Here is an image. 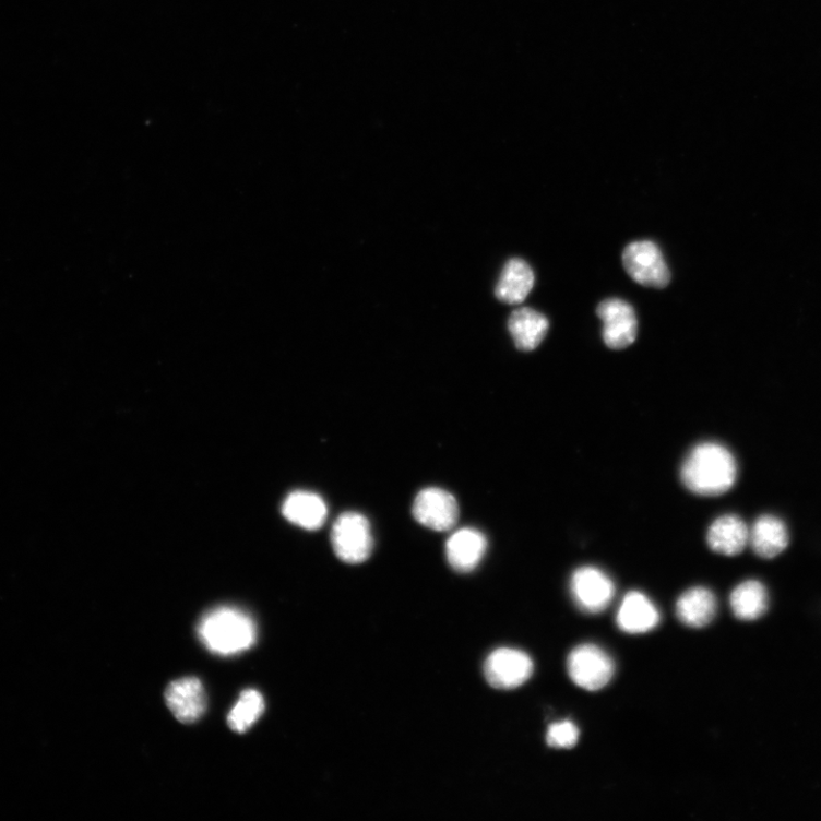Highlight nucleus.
I'll use <instances>...</instances> for the list:
<instances>
[{
    "label": "nucleus",
    "instance_id": "f257e3e1",
    "mask_svg": "<svg viewBox=\"0 0 821 821\" xmlns=\"http://www.w3.org/2000/svg\"><path fill=\"white\" fill-rule=\"evenodd\" d=\"M687 489L703 497L728 492L737 478V464L731 452L722 444L702 443L690 451L681 467Z\"/></svg>",
    "mask_w": 821,
    "mask_h": 821
},
{
    "label": "nucleus",
    "instance_id": "f03ea898",
    "mask_svg": "<svg viewBox=\"0 0 821 821\" xmlns=\"http://www.w3.org/2000/svg\"><path fill=\"white\" fill-rule=\"evenodd\" d=\"M199 638L205 649L221 656H234L250 650L257 639V628L245 610L222 606L203 615Z\"/></svg>",
    "mask_w": 821,
    "mask_h": 821
},
{
    "label": "nucleus",
    "instance_id": "7ed1b4c3",
    "mask_svg": "<svg viewBox=\"0 0 821 821\" xmlns=\"http://www.w3.org/2000/svg\"><path fill=\"white\" fill-rule=\"evenodd\" d=\"M331 544L337 557L346 563L367 561L373 550L369 521L361 513H343L332 526Z\"/></svg>",
    "mask_w": 821,
    "mask_h": 821
},
{
    "label": "nucleus",
    "instance_id": "20e7f679",
    "mask_svg": "<svg viewBox=\"0 0 821 821\" xmlns=\"http://www.w3.org/2000/svg\"><path fill=\"white\" fill-rule=\"evenodd\" d=\"M623 266L636 284L663 289L670 284L671 273L658 246L652 241L630 243L622 257Z\"/></svg>",
    "mask_w": 821,
    "mask_h": 821
},
{
    "label": "nucleus",
    "instance_id": "39448f33",
    "mask_svg": "<svg viewBox=\"0 0 821 821\" xmlns=\"http://www.w3.org/2000/svg\"><path fill=\"white\" fill-rule=\"evenodd\" d=\"M568 673L578 687L598 691L611 681L615 663L603 649L584 644L575 647L569 655Z\"/></svg>",
    "mask_w": 821,
    "mask_h": 821
},
{
    "label": "nucleus",
    "instance_id": "423d86ee",
    "mask_svg": "<svg viewBox=\"0 0 821 821\" xmlns=\"http://www.w3.org/2000/svg\"><path fill=\"white\" fill-rule=\"evenodd\" d=\"M534 671L532 658L524 652L500 649L487 657L484 665L485 679L500 690H512L526 683Z\"/></svg>",
    "mask_w": 821,
    "mask_h": 821
},
{
    "label": "nucleus",
    "instance_id": "0eeeda50",
    "mask_svg": "<svg viewBox=\"0 0 821 821\" xmlns=\"http://www.w3.org/2000/svg\"><path fill=\"white\" fill-rule=\"evenodd\" d=\"M570 587L574 603L587 614L603 612L615 596L612 580L594 567L578 569L572 575Z\"/></svg>",
    "mask_w": 821,
    "mask_h": 821
},
{
    "label": "nucleus",
    "instance_id": "6e6552de",
    "mask_svg": "<svg viewBox=\"0 0 821 821\" xmlns=\"http://www.w3.org/2000/svg\"><path fill=\"white\" fill-rule=\"evenodd\" d=\"M603 322V338L607 347L623 349L632 345L638 335V319L633 307L619 298L606 299L597 308Z\"/></svg>",
    "mask_w": 821,
    "mask_h": 821
},
{
    "label": "nucleus",
    "instance_id": "1a4fd4ad",
    "mask_svg": "<svg viewBox=\"0 0 821 821\" xmlns=\"http://www.w3.org/2000/svg\"><path fill=\"white\" fill-rule=\"evenodd\" d=\"M413 512L418 523L439 532L452 530L459 520L455 498L438 487L423 490L414 502Z\"/></svg>",
    "mask_w": 821,
    "mask_h": 821
},
{
    "label": "nucleus",
    "instance_id": "9d476101",
    "mask_svg": "<svg viewBox=\"0 0 821 821\" xmlns=\"http://www.w3.org/2000/svg\"><path fill=\"white\" fill-rule=\"evenodd\" d=\"M166 703L177 721L193 724L207 709V698L201 681L187 677L171 682L166 689Z\"/></svg>",
    "mask_w": 821,
    "mask_h": 821
},
{
    "label": "nucleus",
    "instance_id": "9b49d317",
    "mask_svg": "<svg viewBox=\"0 0 821 821\" xmlns=\"http://www.w3.org/2000/svg\"><path fill=\"white\" fill-rule=\"evenodd\" d=\"M487 549L485 535L475 528H461L447 543L450 567L459 573L473 572L483 560Z\"/></svg>",
    "mask_w": 821,
    "mask_h": 821
},
{
    "label": "nucleus",
    "instance_id": "f8f14e48",
    "mask_svg": "<svg viewBox=\"0 0 821 821\" xmlns=\"http://www.w3.org/2000/svg\"><path fill=\"white\" fill-rule=\"evenodd\" d=\"M661 621L657 607L644 594L629 593L616 615L620 630L629 634H644L653 631Z\"/></svg>",
    "mask_w": 821,
    "mask_h": 821
},
{
    "label": "nucleus",
    "instance_id": "ddd939ff",
    "mask_svg": "<svg viewBox=\"0 0 821 821\" xmlns=\"http://www.w3.org/2000/svg\"><path fill=\"white\" fill-rule=\"evenodd\" d=\"M676 612L679 621L686 627L702 629L715 619L717 600L707 587H691L678 599Z\"/></svg>",
    "mask_w": 821,
    "mask_h": 821
},
{
    "label": "nucleus",
    "instance_id": "4468645a",
    "mask_svg": "<svg viewBox=\"0 0 821 821\" xmlns=\"http://www.w3.org/2000/svg\"><path fill=\"white\" fill-rule=\"evenodd\" d=\"M706 540L714 552L737 556L750 544V530L738 516L725 515L712 523Z\"/></svg>",
    "mask_w": 821,
    "mask_h": 821
},
{
    "label": "nucleus",
    "instance_id": "2eb2a0df",
    "mask_svg": "<svg viewBox=\"0 0 821 821\" xmlns=\"http://www.w3.org/2000/svg\"><path fill=\"white\" fill-rule=\"evenodd\" d=\"M508 329L516 347L531 352L540 346L549 330V320L530 307L519 308L509 318Z\"/></svg>",
    "mask_w": 821,
    "mask_h": 821
},
{
    "label": "nucleus",
    "instance_id": "dca6fc26",
    "mask_svg": "<svg viewBox=\"0 0 821 821\" xmlns=\"http://www.w3.org/2000/svg\"><path fill=\"white\" fill-rule=\"evenodd\" d=\"M282 512L290 523L311 531L322 527L328 517L324 500L316 493L306 491L291 493L286 499Z\"/></svg>",
    "mask_w": 821,
    "mask_h": 821
},
{
    "label": "nucleus",
    "instance_id": "f3484780",
    "mask_svg": "<svg viewBox=\"0 0 821 821\" xmlns=\"http://www.w3.org/2000/svg\"><path fill=\"white\" fill-rule=\"evenodd\" d=\"M534 284L535 276L531 266L521 259H512L503 267L496 296L505 304H521L528 297Z\"/></svg>",
    "mask_w": 821,
    "mask_h": 821
},
{
    "label": "nucleus",
    "instance_id": "a211bd4d",
    "mask_svg": "<svg viewBox=\"0 0 821 821\" xmlns=\"http://www.w3.org/2000/svg\"><path fill=\"white\" fill-rule=\"evenodd\" d=\"M789 536L785 524L775 516L760 517L750 531V544L761 558L772 559L788 546Z\"/></svg>",
    "mask_w": 821,
    "mask_h": 821
},
{
    "label": "nucleus",
    "instance_id": "6ab92c4d",
    "mask_svg": "<svg viewBox=\"0 0 821 821\" xmlns=\"http://www.w3.org/2000/svg\"><path fill=\"white\" fill-rule=\"evenodd\" d=\"M765 586L755 580L738 584L730 596V607L740 621H757L768 609Z\"/></svg>",
    "mask_w": 821,
    "mask_h": 821
},
{
    "label": "nucleus",
    "instance_id": "aec40b11",
    "mask_svg": "<svg viewBox=\"0 0 821 821\" xmlns=\"http://www.w3.org/2000/svg\"><path fill=\"white\" fill-rule=\"evenodd\" d=\"M264 710L265 701L261 692L254 689L245 690L227 716L228 727L238 734H245L259 722Z\"/></svg>",
    "mask_w": 821,
    "mask_h": 821
},
{
    "label": "nucleus",
    "instance_id": "412c9836",
    "mask_svg": "<svg viewBox=\"0 0 821 821\" xmlns=\"http://www.w3.org/2000/svg\"><path fill=\"white\" fill-rule=\"evenodd\" d=\"M580 738L579 728L571 722H561L549 727L547 743L552 749H573Z\"/></svg>",
    "mask_w": 821,
    "mask_h": 821
}]
</instances>
